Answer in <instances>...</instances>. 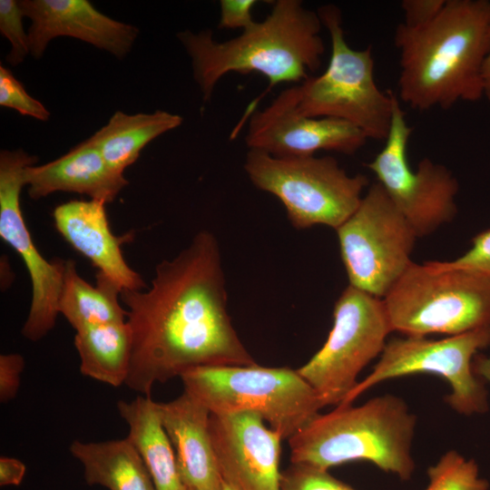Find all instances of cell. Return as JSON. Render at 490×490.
Segmentation results:
<instances>
[{
	"instance_id": "cell-1",
	"label": "cell",
	"mask_w": 490,
	"mask_h": 490,
	"mask_svg": "<svg viewBox=\"0 0 490 490\" xmlns=\"http://www.w3.org/2000/svg\"><path fill=\"white\" fill-rule=\"evenodd\" d=\"M120 299L132 336L125 386L141 396L191 368L256 364L228 313L220 248L208 230L161 261L148 290L122 289Z\"/></svg>"
},
{
	"instance_id": "cell-2",
	"label": "cell",
	"mask_w": 490,
	"mask_h": 490,
	"mask_svg": "<svg viewBox=\"0 0 490 490\" xmlns=\"http://www.w3.org/2000/svg\"><path fill=\"white\" fill-rule=\"evenodd\" d=\"M399 101L426 111L483 97L481 71L490 46V1L446 0L431 22L399 24Z\"/></svg>"
},
{
	"instance_id": "cell-3",
	"label": "cell",
	"mask_w": 490,
	"mask_h": 490,
	"mask_svg": "<svg viewBox=\"0 0 490 490\" xmlns=\"http://www.w3.org/2000/svg\"><path fill=\"white\" fill-rule=\"evenodd\" d=\"M318 12L299 0H278L267 17L237 37L213 39L211 30L177 33L191 58L193 79L204 102L229 73H258L269 89L280 83L299 84L321 65L325 44ZM268 89V90H269Z\"/></svg>"
},
{
	"instance_id": "cell-4",
	"label": "cell",
	"mask_w": 490,
	"mask_h": 490,
	"mask_svg": "<svg viewBox=\"0 0 490 490\" xmlns=\"http://www.w3.org/2000/svg\"><path fill=\"white\" fill-rule=\"evenodd\" d=\"M416 417L394 395L362 405H338L316 415L289 440L291 464L324 470L351 461H368L401 480L415 472L412 444Z\"/></svg>"
},
{
	"instance_id": "cell-5",
	"label": "cell",
	"mask_w": 490,
	"mask_h": 490,
	"mask_svg": "<svg viewBox=\"0 0 490 490\" xmlns=\"http://www.w3.org/2000/svg\"><path fill=\"white\" fill-rule=\"evenodd\" d=\"M382 300L392 332L404 336L490 327V276L446 261L412 262Z\"/></svg>"
},
{
	"instance_id": "cell-6",
	"label": "cell",
	"mask_w": 490,
	"mask_h": 490,
	"mask_svg": "<svg viewBox=\"0 0 490 490\" xmlns=\"http://www.w3.org/2000/svg\"><path fill=\"white\" fill-rule=\"evenodd\" d=\"M180 377L183 391L210 414H258L283 439H289L323 407L311 386L289 368L198 367Z\"/></svg>"
},
{
	"instance_id": "cell-7",
	"label": "cell",
	"mask_w": 490,
	"mask_h": 490,
	"mask_svg": "<svg viewBox=\"0 0 490 490\" xmlns=\"http://www.w3.org/2000/svg\"><path fill=\"white\" fill-rule=\"evenodd\" d=\"M317 12L329 34L331 53L321 74L295 85L298 112L307 117L343 120L358 127L368 139L385 141L396 93L377 86L372 47L356 50L348 44L337 5H324Z\"/></svg>"
},
{
	"instance_id": "cell-8",
	"label": "cell",
	"mask_w": 490,
	"mask_h": 490,
	"mask_svg": "<svg viewBox=\"0 0 490 490\" xmlns=\"http://www.w3.org/2000/svg\"><path fill=\"white\" fill-rule=\"evenodd\" d=\"M244 170L252 184L277 197L298 230L325 225L337 230L358 207L368 185L330 156L276 158L249 150Z\"/></svg>"
},
{
	"instance_id": "cell-9",
	"label": "cell",
	"mask_w": 490,
	"mask_h": 490,
	"mask_svg": "<svg viewBox=\"0 0 490 490\" xmlns=\"http://www.w3.org/2000/svg\"><path fill=\"white\" fill-rule=\"evenodd\" d=\"M490 345V327L447 336L441 339L404 336L387 341L372 371L339 405L352 404L368 389L387 379L415 374H433L450 386L446 397L456 413L472 416L488 411V395L484 380L473 370L479 350Z\"/></svg>"
},
{
	"instance_id": "cell-10",
	"label": "cell",
	"mask_w": 490,
	"mask_h": 490,
	"mask_svg": "<svg viewBox=\"0 0 490 490\" xmlns=\"http://www.w3.org/2000/svg\"><path fill=\"white\" fill-rule=\"evenodd\" d=\"M391 332L382 299L348 285L335 303L327 340L297 370L323 407H337L357 386L360 372L381 355Z\"/></svg>"
},
{
	"instance_id": "cell-11",
	"label": "cell",
	"mask_w": 490,
	"mask_h": 490,
	"mask_svg": "<svg viewBox=\"0 0 490 490\" xmlns=\"http://www.w3.org/2000/svg\"><path fill=\"white\" fill-rule=\"evenodd\" d=\"M336 231L349 285L374 297L383 299L413 262L418 237L378 182Z\"/></svg>"
},
{
	"instance_id": "cell-12",
	"label": "cell",
	"mask_w": 490,
	"mask_h": 490,
	"mask_svg": "<svg viewBox=\"0 0 490 490\" xmlns=\"http://www.w3.org/2000/svg\"><path fill=\"white\" fill-rule=\"evenodd\" d=\"M412 131L395 94L388 135L367 167L420 238L455 218L459 186L446 166L428 158L422 159L415 170L410 167L407 145Z\"/></svg>"
},
{
	"instance_id": "cell-13",
	"label": "cell",
	"mask_w": 490,
	"mask_h": 490,
	"mask_svg": "<svg viewBox=\"0 0 490 490\" xmlns=\"http://www.w3.org/2000/svg\"><path fill=\"white\" fill-rule=\"evenodd\" d=\"M36 162V156L23 149L0 152V237L20 255L31 279L32 300L21 333L33 342L44 338L56 324L64 265V260L48 261L40 254L21 211L24 170Z\"/></svg>"
},
{
	"instance_id": "cell-14",
	"label": "cell",
	"mask_w": 490,
	"mask_h": 490,
	"mask_svg": "<svg viewBox=\"0 0 490 490\" xmlns=\"http://www.w3.org/2000/svg\"><path fill=\"white\" fill-rule=\"evenodd\" d=\"M249 150L276 158L314 156L320 151L356 153L368 139L354 124L329 117H307L297 109L296 87L283 90L267 107L249 115Z\"/></svg>"
},
{
	"instance_id": "cell-15",
	"label": "cell",
	"mask_w": 490,
	"mask_h": 490,
	"mask_svg": "<svg viewBox=\"0 0 490 490\" xmlns=\"http://www.w3.org/2000/svg\"><path fill=\"white\" fill-rule=\"evenodd\" d=\"M255 413L210 414L222 481L235 490H280L281 436Z\"/></svg>"
},
{
	"instance_id": "cell-16",
	"label": "cell",
	"mask_w": 490,
	"mask_h": 490,
	"mask_svg": "<svg viewBox=\"0 0 490 490\" xmlns=\"http://www.w3.org/2000/svg\"><path fill=\"white\" fill-rule=\"evenodd\" d=\"M19 4L31 20L30 54L36 59L59 36L79 39L122 59L139 34L136 26L105 15L87 0H22Z\"/></svg>"
},
{
	"instance_id": "cell-17",
	"label": "cell",
	"mask_w": 490,
	"mask_h": 490,
	"mask_svg": "<svg viewBox=\"0 0 490 490\" xmlns=\"http://www.w3.org/2000/svg\"><path fill=\"white\" fill-rule=\"evenodd\" d=\"M54 226L64 239L87 258L98 271L117 282L122 289L142 290V278L126 263L121 246L129 237L113 234L105 203L98 201H70L53 212Z\"/></svg>"
},
{
	"instance_id": "cell-18",
	"label": "cell",
	"mask_w": 490,
	"mask_h": 490,
	"mask_svg": "<svg viewBox=\"0 0 490 490\" xmlns=\"http://www.w3.org/2000/svg\"><path fill=\"white\" fill-rule=\"evenodd\" d=\"M159 410L184 488L223 490L209 431L210 412L184 391L169 402H159Z\"/></svg>"
},
{
	"instance_id": "cell-19",
	"label": "cell",
	"mask_w": 490,
	"mask_h": 490,
	"mask_svg": "<svg viewBox=\"0 0 490 490\" xmlns=\"http://www.w3.org/2000/svg\"><path fill=\"white\" fill-rule=\"evenodd\" d=\"M28 195L34 200L56 191L84 194L105 204L113 201L128 181L113 169L87 139L61 157L24 170Z\"/></svg>"
},
{
	"instance_id": "cell-20",
	"label": "cell",
	"mask_w": 490,
	"mask_h": 490,
	"mask_svg": "<svg viewBox=\"0 0 490 490\" xmlns=\"http://www.w3.org/2000/svg\"><path fill=\"white\" fill-rule=\"evenodd\" d=\"M119 416L128 426V440L142 457L156 490H186L181 481L175 452L162 425L159 402L151 396L119 400Z\"/></svg>"
},
{
	"instance_id": "cell-21",
	"label": "cell",
	"mask_w": 490,
	"mask_h": 490,
	"mask_svg": "<svg viewBox=\"0 0 490 490\" xmlns=\"http://www.w3.org/2000/svg\"><path fill=\"white\" fill-rule=\"evenodd\" d=\"M69 452L83 466L85 482L108 490H156L136 448L128 440H74Z\"/></svg>"
},
{
	"instance_id": "cell-22",
	"label": "cell",
	"mask_w": 490,
	"mask_h": 490,
	"mask_svg": "<svg viewBox=\"0 0 490 490\" xmlns=\"http://www.w3.org/2000/svg\"><path fill=\"white\" fill-rule=\"evenodd\" d=\"M182 121L179 114L161 110L134 114L117 111L89 140L113 169L123 173L149 142Z\"/></svg>"
},
{
	"instance_id": "cell-23",
	"label": "cell",
	"mask_w": 490,
	"mask_h": 490,
	"mask_svg": "<svg viewBox=\"0 0 490 490\" xmlns=\"http://www.w3.org/2000/svg\"><path fill=\"white\" fill-rule=\"evenodd\" d=\"M96 286L78 273L73 260H64L58 309L75 331L103 324L124 322L127 310L120 305L122 287L98 271Z\"/></svg>"
},
{
	"instance_id": "cell-24",
	"label": "cell",
	"mask_w": 490,
	"mask_h": 490,
	"mask_svg": "<svg viewBox=\"0 0 490 490\" xmlns=\"http://www.w3.org/2000/svg\"><path fill=\"white\" fill-rule=\"evenodd\" d=\"M74 347L82 375L114 387L125 385L132 349V330L127 321L78 330Z\"/></svg>"
},
{
	"instance_id": "cell-25",
	"label": "cell",
	"mask_w": 490,
	"mask_h": 490,
	"mask_svg": "<svg viewBox=\"0 0 490 490\" xmlns=\"http://www.w3.org/2000/svg\"><path fill=\"white\" fill-rule=\"evenodd\" d=\"M426 490H488L489 483L480 476L474 459H466L456 450L446 452L427 469Z\"/></svg>"
},
{
	"instance_id": "cell-26",
	"label": "cell",
	"mask_w": 490,
	"mask_h": 490,
	"mask_svg": "<svg viewBox=\"0 0 490 490\" xmlns=\"http://www.w3.org/2000/svg\"><path fill=\"white\" fill-rule=\"evenodd\" d=\"M24 16L19 1L0 0V32L11 44L6 61L14 66L21 64L30 54L28 33L23 25Z\"/></svg>"
},
{
	"instance_id": "cell-27",
	"label": "cell",
	"mask_w": 490,
	"mask_h": 490,
	"mask_svg": "<svg viewBox=\"0 0 490 490\" xmlns=\"http://www.w3.org/2000/svg\"><path fill=\"white\" fill-rule=\"evenodd\" d=\"M280 490H356L324 470L309 465L291 464L281 474Z\"/></svg>"
},
{
	"instance_id": "cell-28",
	"label": "cell",
	"mask_w": 490,
	"mask_h": 490,
	"mask_svg": "<svg viewBox=\"0 0 490 490\" xmlns=\"http://www.w3.org/2000/svg\"><path fill=\"white\" fill-rule=\"evenodd\" d=\"M0 105L17 111L19 113L39 121H48L50 112L32 97L12 72L0 66Z\"/></svg>"
},
{
	"instance_id": "cell-29",
	"label": "cell",
	"mask_w": 490,
	"mask_h": 490,
	"mask_svg": "<svg viewBox=\"0 0 490 490\" xmlns=\"http://www.w3.org/2000/svg\"><path fill=\"white\" fill-rule=\"evenodd\" d=\"M446 262L453 267L469 269L490 276V229L476 234L472 239L471 248L462 256Z\"/></svg>"
},
{
	"instance_id": "cell-30",
	"label": "cell",
	"mask_w": 490,
	"mask_h": 490,
	"mask_svg": "<svg viewBox=\"0 0 490 490\" xmlns=\"http://www.w3.org/2000/svg\"><path fill=\"white\" fill-rule=\"evenodd\" d=\"M258 4L256 0H220L219 28L248 30L257 22L252 10Z\"/></svg>"
},
{
	"instance_id": "cell-31",
	"label": "cell",
	"mask_w": 490,
	"mask_h": 490,
	"mask_svg": "<svg viewBox=\"0 0 490 490\" xmlns=\"http://www.w3.org/2000/svg\"><path fill=\"white\" fill-rule=\"evenodd\" d=\"M24 366V358L18 353L2 354L0 356L1 403H7L16 397Z\"/></svg>"
},
{
	"instance_id": "cell-32",
	"label": "cell",
	"mask_w": 490,
	"mask_h": 490,
	"mask_svg": "<svg viewBox=\"0 0 490 490\" xmlns=\"http://www.w3.org/2000/svg\"><path fill=\"white\" fill-rule=\"evenodd\" d=\"M446 0H403L400 4L404 24L417 27L431 22L441 12Z\"/></svg>"
},
{
	"instance_id": "cell-33",
	"label": "cell",
	"mask_w": 490,
	"mask_h": 490,
	"mask_svg": "<svg viewBox=\"0 0 490 490\" xmlns=\"http://www.w3.org/2000/svg\"><path fill=\"white\" fill-rule=\"evenodd\" d=\"M26 466L19 459L10 456L0 457V485L18 486L24 480Z\"/></svg>"
},
{
	"instance_id": "cell-34",
	"label": "cell",
	"mask_w": 490,
	"mask_h": 490,
	"mask_svg": "<svg viewBox=\"0 0 490 490\" xmlns=\"http://www.w3.org/2000/svg\"><path fill=\"white\" fill-rule=\"evenodd\" d=\"M473 370L481 379L490 383V357L476 354L473 360Z\"/></svg>"
},
{
	"instance_id": "cell-35",
	"label": "cell",
	"mask_w": 490,
	"mask_h": 490,
	"mask_svg": "<svg viewBox=\"0 0 490 490\" xmlns=\"http://www.w3.org/2000/svg\"><path fill=\"white\" fill-rule=\"evenodd\" d=\"M481 82L483 96H485L490 103V46L483 63Z\"/></svg>"
},
{
	"instance_id": "cell-36",
	"label": "cell",
	"mask_w": 490,
	"mask_h": 490,
	"mask_svg": "<svg viewBox=\"0 0 490 490\" xmlns=\"http://www.w3.org/2000/svg\"><path fill=\"white\" fill-rule=\"evenodd\" d=\"M223 490H235V489L223 482Z\"/></svg>"
}]
</instances>
